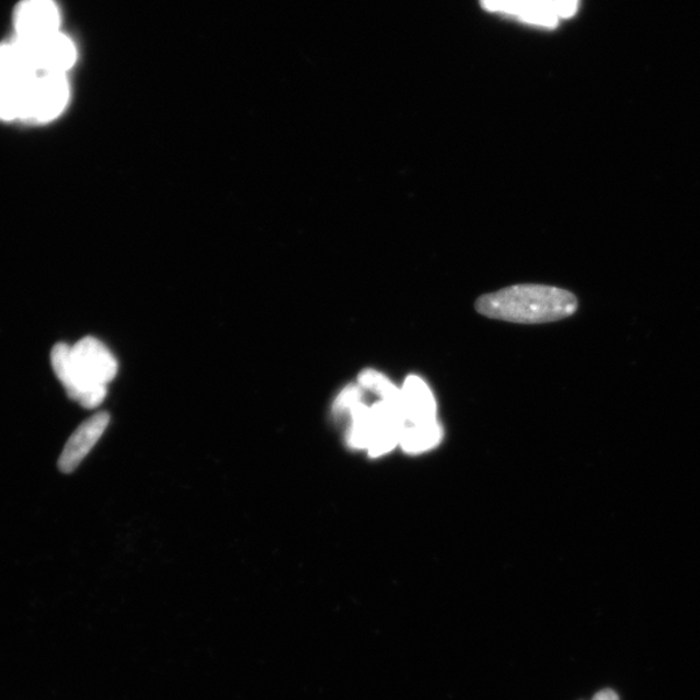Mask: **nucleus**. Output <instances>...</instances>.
<instances>
[{
	"mask_svg": "<svg viewBox=\"0 0 700 700\" xmlns=\"http://www.w3.org/2000/svg\"><path fill=\"white\" fill-rule=\"evenodd\" d=\"M41 74L35 67L30 42L16 38L0 46V80H18Z\"/></svg>",
	"mask_w": 700,
	"mask_h": 700,
	"instance_id": "6e6552de",
	"label": "nucleus"
},
{
	"mask_svg": "<svg viewBox=\"0 0 700 700\" xmlns=\"http://www.w3.org/2000/svg\"><path fill=\"white\" fill-rule=\"evenodd\" d=\"M516 18L525 21V23L544 27H555L558 21H560L554 0H529L521 7Z\"/></svg>",
	"mask_w": 700,
	"mask_h": 700,
	"instance_id": "9d476101",
	"label": "nucleus"
},
{
	"mask_svg": "<svg viewBox=\"0 0 700 700\" xmlns=\"http://www.w3.org/2000/svg\"><path fill=\"white\" fill-rule=\"evenodd\" d=\"M51 365L69 398L84 409L102 404L118 371L115 356L95 337H84L74 346L56 344Z\"/></svg>",
	"mask_w": 700,
	"mask_h": 700,
	"instance_id": "f257e3e1",
	"label": "nucleus"
},
{
	"mask_svg": "<svg viewBox=\"0 0 700 700\" xmlns=\"http://www.w3.org/2000/svg\"><path fill=\"white\" fill-rule=\"evenodd\" d=\"M401 404L406 426H428L437 423V406L426 381L415 375L406 378L401 388Z\"/></svg>",
	"mask_w": 700,
	"mask_h": 700,
	"instance_id": "0eeeda50",
	"label": "nucleus"
},
{
	"mask_svg": "<svg viewBox=\"0 0 700 700\" xmlns=\"http://www.w3.org/2000/svg\"><path fill=\"white\" fill-rule=\"evenodd\" d=\"M475 308L479 314L491 320L541 324L574 315L578 301L567 289L542 285H516L480 296Z\"/></svg>",
	"mask_w": 700,
	"mask_h": 700,
	"instance_id": "f03ea898",
	"label": "nucleus"
},
{
	"mask_svg": "<svg viewBox=\"0 0 700 700\" xmlns=\"http://www.w3.org/2000/svg\"><path fill=\"white\" fill-rule=\"evenodd\" d=\"M30 44L35 67L39 73L67 74L68 70L74 66L76 46L60 32Z\"/></svg>",
	"mask_w": 700,
	"mask_h": 700,
	"instance_id": "423d86ee",
	"label": "nucleus"
},
{
	"mask_svg": "<svg viewBox=\"0 0 700 700\" xmlns=\"http://www.w3.org/2000/svg\"><path fill=\"white\" fill-rule=\"evenodd\" d=\"M110 414L105 412L97 413L88 421H84L64 447L59 458V469L64 473L73 472L81 464L84 457L93 449L104 431L110 424Z\"/></svg>",
	"mask_w": 700,
	"mask_h": 700,
	"instance_id": "39448f33",
	"label": "nucleus"
},
{
	"mask_svg": "<svg viewBox=\"0 0 700 700\" xmlns=\"http://www.w3.org/2000/svg\"><path fill=\"white\" fill-rule=\"evenodd\" d=\"M358 386L379 395L380 400H401V389L395 387L383 374L372 369H367L359 374Z\"/></svg>",
	"mask_w": 700,
	"mask_h": 700,
	"instance_id": "9b49d317",
	"label": "nucleus"
},
{
	"mask_svg": "<svg viewBox=\"0 0 700 700\" xmlns=\"http://www.w3.org/2000/svg\"><path fill=\"white\" fill-rule=\"evenodd\" d=\"M592 700H619V697L613 690L606 689L597 692Z\"/></svg>",
	"mask_w": 700,
	"mask_h": 700,
	"instance_id": "2eb2a0df",
	"label": "nucleus"
},
{
	"mask_svg": "<svg viewBox=\"0 0 700 700\" xmlns=\"http://www.w3.org/2000/svg\"><path fill=\"white\" fill-rule=\"evenodd\" d=\"M441 440L443 427L438 422L428 426H406L402 431L400 447L408 455H421L438 447Z\"/></svg>",
	"mask_w": 700,
	"mask_h": 700,
	"instance_id": "1a4fd4ad",
	"label": "nucleus"
},
{
	"mask_svg": "<svg viewBox=\"0 0 700 700\" xmlns=\"http://www.w3.org/2000/svg\"><path fill=\"white\" fill-rule=\"evenodd\" d=\"M69 101L67 74L41 73L34 81L24 123L46 124L66 110Z\"/></svg>",
	"mask_w": 700,
	"mask_h": 700,
	"instance_id": "7ed1b4c3",
	"label": "nucleus"
},
{
	"mask_svg": "<svg viewBox=\"0 0 700 700\" xmlns=\"http://www.w3.org/2000/svg\"><path fill=\"white\" fill-rule=\"evenodd\" d=\"M506 0H482L485 10L491 12H504Z\"/></svg>",
	"mask_w": 700,
	"mask_h": 700,
	"instance_id": "4468645a",
	"label": "nucleus"
},
{
	"mask_svg": "<svg viewBox=\"0 0 700 700\" xmlns=\"http://www.w3.org/2000/svg\"><path fill=\"white\" fill-rule=\"evenodd\" d=\"M60 12L53 0H25L15 15L18 37L35 42L59 33Z\"/></svg>",
	"mask_w": 700,
	"mask_h": 700,
	"instance_id": "20e7f679",
	"label": "nucleus"
},
{
	"mask_svg": "<svg viewBox=\"0 0 700 700\" xmlns=\"http://www.w3.org/2000/svg\"><path fill=\"white\" fill-rule=\"evenodd\" d=\"M360 400H363V388L359 386H348L337 395L332 410H334V414L337 416L346 415L349 409Z\"/></svg>",
	"mask_w": 700,
	"mask_h": 700,
	"instance_id": "f8f14e48",
	"label": "nucleus"
},
{
	"mask_svg": "<svg viewBox=\"0 0 700 700\" xmlns=\"http://www.w3.org/2000/svg\"><path fill=\"white\" fill-rule=\"evenodd\" d=\"M558 16L560 19H571L575 16L578 0H554Z\"/></svg>",
	"mask_w": 700,
	"mask_h": 700,
	"instance_id": "ddd939ff",
	"label": "nucleus"
}]
</instances>
